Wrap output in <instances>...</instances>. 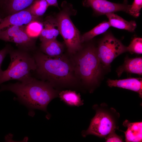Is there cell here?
I'll return each instance as SVG.
<instances>
[{"instance_id": "cell-17", "label": "cell", "mask_w": 142, "mask_h": 142, "mask_svg": "<svg viewBox=\"0 0 142 142\" xmlns=\"http://www.w3.org/2000/svg\"><path fill=\"white\" fill-rule=\"evenodd\" d=\"M105 15L108 19L110 26L130 32H134L136 27L135 21H127L114 13H108Z\"/></svg>"}, {"instance_id": "cell-5", "label": "cell", "mask_w": 142, "mask_h": 142, "mask_svg": "<svg viewBox=\"0 0 142 142\" xmlns=\"http://www.w3.org/2000/svg\"><path fill=\"white\" fill-rule=\"evenodd\" d=\"M73 64L75 75L88 86L96 84L101 73V65L98 58L97 48L90 45L77 56Z\"/></svg>"}, {"instance_id": "cell-9", "label": "cell", "mask_w": 142, "mask_h": 142, "mask_svg": "<svg viewBox=\"0 0 142 142\" xmlns=\"http://www.w3.org/2000/svg\"><path fill=\"white\" fill-rule=\"evenodd\" d=\"M85 6L91 7L99 15L122 11L128 13L130 5L126 3H118L106 0H85L83 2Z\"/></svg>"}, {"instance_id": "cell-4", "label": "cell", "mask_w": 142, "mask_h": 142, "mask_svg": "<svg viewBox=\"0 0 142 142\" xmlns=\"http://www.w3.org/2000/svg\"><path fill=\"white\" fill-rule=\"evenodd\" d=\"M93 108L95 110V114L88 129L82 131L83 137L92 135L105 138L111 132L119 129L120 114L114 108L109 107L105 103L95 104Z\"/></svg>"}, {"instance_id": "cell-16", "label": "cell", "mask_w": 142, "mask_h": 142, "mask_svg": "<svg viewBox=\"0 0 142 142\" xmlns=\"http://www.w3.org/2000/svg\"><path fill=\"white\" fill-rule=\"evenodd\" d=\"M43 28L39 36L41 41L56 39L59 34L55 19L49 17L43 24Z\"/></svg>"}, {"instance_id": "cell-12", "label": "cell", "mask_w": 142, "mask_h": 142, "mask_svg": "<svg viewBox=\"0 0 142 142\" xmlns=\"http://www.w3.org/2000/svg\"><path fill=\"white\" fill-rule=\"evenodd\" d=\"M123 125L127 129L124 133L125 141L126 142H141L142 141V122H131L126 120Z\"/></svg>"}, {"instance_id": "cell-25", "label": "cell", "mask_w": 142, "mask_h": 142, "mask_svg": "<svg viewBox=\"0 0 142 142\" xmlns=\"http://www.w3.org/2000/svg\"><path fill=\"white\" fill-rule=\"evenodd\" d=\"M11 49L9 46L7 45L0 50V70L1 69V66L4 59Z\"/></svg>"}, {"instance_id": "cell-13", "label": "cell", "mask_w": 142, "mask_h": 142, "mask_svg": "<svg viewBox=\"0 0 142 142\" xmlns=\"http://www.w3.org/2000/svg\"><path fill=\"white\" fill-rule=\"evenodd\" d=\"M132 73L142 74V58L141 57L130 58L126 57L124 64L116 70L118 76L124 72Z\"/></svg>"}, {"instance_id": "cell-27", "label": "cell", "mask_w": 142, "mask_h": 142, "mask_svg": "<svg viewBox=\"0 0 142 142\" xmlns=\"http://www.w3.org/2000/svg\"><path fill=\"white\" fill-rule=\"evenodd\" d=\"M3 0H0V4L2 3Z\"/></svg>"}, {"instance_id": "cell-3", "label": "cell", "mask_w": 142, "mask_h": 142, "mask_svg": "<svg viewBox=\"0 0 142 142\" xmlns=\"http://www.w3.org/2000/svg\"><path fill=\"white\" fill-rule=\"evenodd\" d=\"M11 62L7 69L0 70V85L11 80L26 82L32 80L31 72L35 71L36 65L29 52L23 49L11 50L9 53Z\"/></svg>"}, {"instance_id": "cell-21", "label": "cell", "mask_w": 142, "mask_h": 142, "mask_svg": "<svg viewBox=\"0 0 142 142\" xmlns=\"http://www.w3.org/2000/svg\"><path fill=\"white\" fill-rule=\"evenodd\" d=\"M43 26L41 22L37 20L34 21L27 25L26 31L30 38L35 39L39 36L43 28Z\"/></svg>"}, {"instance_id": "cell-8", "label": "cell", "mask_w": 142, "mask_h": 142, "mask_svg": "<svg viewBox=\"0 0 142 142\" xmlns=\"http://www.w3.org/2000/svg\"><path fill=\"white\" fill-rule=\"evenodd\" d=\"M0 39L13 42L29 52L35 49V39L30 38L24 26H13L0 31Z\"/></svg>"}, {"instance_id": "cell-18", "label": "cell", "mask_w": 142, "mask_h": 142, "mask_svg": "<svg viewBox=\"0 0 142 142\" xmlns=\"http://www.w3.org/2000/svg\"><path fill=\"white\" fill-rule=\"evenodd\" d=\"M61 100L67 105L71 106H79L84 104L80 93L71 90H63L59 93Z\"/></svg>"}, {"instance_id": "cell-23", "label": "cell", "mask_w": 142, "mask_h": 142, "mask_svg": "<svg viewBox=\"0 0 142 142\" xmlns=\"http://www.w3.org/2000/svg\"><path fill=\"white\" fill-rule=\"evenodd\" d=\"M142 7V0H134L132 4L130 5L128 13L134 17H137L140 15Z\"/></svg>"}, {"instance_id": "cell-24", "label": "cell", "mask_w": 142, "mask_h": 142, "mask_svg": "<svg viewBox=\"0 0 142 142\" xmlns=\"http://www.w3.org/2000/svg\"><path fill=\"white\" fill-rule=\"evenodd\" d=\"M115 131H114L110 133L106 138V142H123V136H119L115 132Z\"/></svg>"}, {"instance_id": "cell-26", "label": "cell", "mask_w": 142, "mask_h": 142, "mask_svg": "<svg viewBox=\"0 0 142 142\" xmlns=\"http://www.w3.org/2000/svg\"><path fill=\"white\" fill-rule=\"evenodd\" d=\"M49 6H53L59 8L57 0H45Z\"/></svg>"}, {"instance_id": "cell-7", "label": "cell", "mask_w": 142, "mask_h": 142, "mask_svg": "<svg viewBox=\"0 0 142 142\" xmlns=\"http://www.w3.org/2000/svg\"><path fill=\"white\" fill-rule=\"evenodd\" d=\"M126 52L127 47L110 34L105 36L97 49V54L101 66L105 68H109L114 59Z\"/></svg>"}, {"instance_id": "cell-15", "label": "cell", "mask_w": 142, "mask_h": 142, "mask_svg": "<svg viewBox=\"0 0 142 142\" xmlns=\"http://www.w3.org/2000/svg\"><path fill=\"white\" fill-rule=\"evenodd\" d=\"M35 0H4L0 4L8 15L29 7Z\"/></svg>"}, {"instance_id": "cell-10", "label": "cell", "mask_w": 142, "mask_h": 142, "mask_svg": "<svg viewBox=\"0 0 142 142\" xmlns=\"http://www.w3.org/2000/svg\"><path fill=\"white\" fill-rule=\"evenodd\" d=\"M38 18L33 15L27 8L4 18H0V31L12 26L27 25L37 20Z\"/></svg>"}, {"instance_id": "cell-1", "label": "cell", "mask_w": 142, "mask_h": 142, "mask_svg": "<svg viewBox=\"0 0 142 142\" xmlns=\"http://www.w3.org/2000/svg\"><path fill=\"white\" fill-rule=\"evenodd\" d=\"M0 92L9 91L17 96L16 99L30 110L38 109L47 112V106L58 93L47 82L33 78L26 82L1 84Z\"/></svg>"}, {"instance_id": "cell-6", "label": "cell", "mask_w": 142, "mask_h": 142, "mask_svg": "<svg viewBox=\"0 0 142 142\" xmlns=\"http://www.w3.org/2000/svg\"><path fill=\"white\" fill-rule=\"evenodd\" d=\"M62 10L55 19L60 33L63 38L69 52L74 54L81 49L80 33L70 18V6L65 2L62 4Z\"/></svg>"}, {"instance_id": "cell-19", "label": "cell", "mask_w": 142, "mask_h": 142, "mask_svg": "<svg viewBox=\"0 0 142 142\" xmlns=\"http://www.w3.org/2000/svg\"><path fill=\"white\" fill-rule=\"evenodd\" d=\"M110 27L108 22L104 21L90 31L81 36V43L90 40L95 36L105 32Z\"/></svg>"}, {"instance_id": "cell-20", "label": "cell", "mask_w": 142, "mask_h": 142, "mask_svg": "<svg viewBox=\"0 0 142 142\" xmlns=\"http://www.w3.org/2000/svg\"><path fill=\"white\" fill-rule=\"evenodd\" d=\"M49 6L45 0H35L27 8L33 15L39 18L44 14Z\"/></svg>"}, {"instance_id": "cell-14", "label": "cell", "mask_w": 142, "mask_h": 142, "mask_svg": "<svg viewBox=\"0 0 142 142\" xmlns=\"http://www.w3.org/2000/svg\"><path fill=\"white\" fill-rule=\"evenodd\" d=\"M41 42L40 48L44 54L52 57L62 55L63 45L56 39L43 40Z\"/></svg>"}, {"instance_id": "cell-2", "label": "cell", "mask_w": 142, "mask_h": 142, "mask_svg": "<svg viewBox=\"0 0 142 142\" xmlns=\"http://www.w3.org/2000/svg\"><path fill=\"white\" fill-rule=\"evenodd\" d=\"M32 55L36 65L35 71L42 80H47L53 87L70 86L75 84L74 65L64 56L50 57L40 52Z\"/></svg>"}, {"instance_id": "cell-11", "label": "cell", "mask_w": 142, "mask_h": 142, "mask_svg": "<svg viewBox=\"0 0 142 142\" xmlns=\"http://www.w3.org/2000/svg\"><path fill=\"white\" fill-rule=\"evenodd\" d=\"M108 85L110 87H117L129 90L138 93L142 97V79L140 78H129L126 79L113 80L109 79Z\"/></svg>"}, {"instance_id": "cell-22", "label": "cell", "mask_w": 142, "mask_h": 142, "mask_svg": "<svg viewBox=\"0 0 142 142\" xmlns=\"http://www.w3.org/2000/svg\"><path fill=\"white\" fill-rule=\"evenodd\" d=\"M127 52L131 53L141 54L142 53V39L135 37L131 42L128 46L127 47Z\"/></svg>"}]
</instances>
